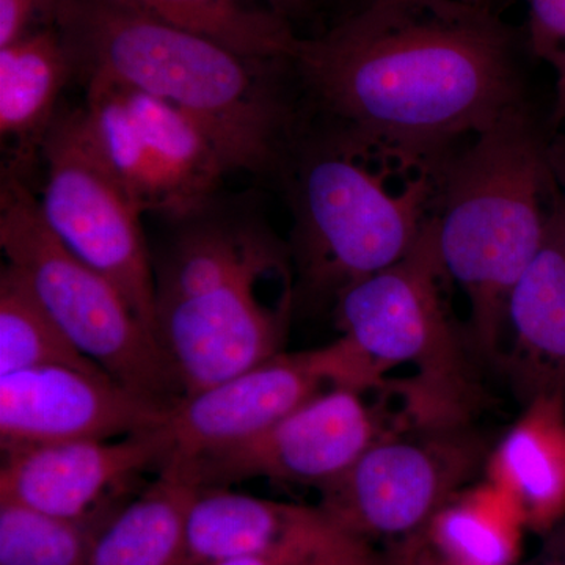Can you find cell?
I'll use <instances>...</instances> for the list:
<instances>
[{
  "mask_svg": "<svg viewBox=\"0 0 565 565\" xmlns=\"http://www.w3.org/2000/svg\"><path fill=\"white\" fill-rule=\"evenodd\" d=\"M291 70L327 139L403 174L437 173L463 141L527 104L493 10L366 0L300 39Z\"/></svg>",
  "mask_w": 565,
  "mask_h": 565,
  "instance_id": "6da1fadb",
  "label": "cell"
},
{
  "mask_svg": "<svg viewBox=\"0 0 565 565\" xmlns=\"http://www.w3.org/2000/svg\"><path fill=\"white\" fill-rule=\"evenodd\" d=\"M74 71L147 93L195 118L232 172H280L292 158L296 107L275 68L126 0H62L55 14Z\"/></svg>",
  "mask_w": 565,
  "mask_h": 565,
  "instance_id": "7a4b0ae2",
  "label": "cell"
},
{
  "mask_svg": "<svg viewBox=\"0 0 565 565\" xmlns=\"http://www.w3.org/2000/svg\"><path fill=\"white\" fill-rule=\"evenodd\" d=\"M557 199L552 139L530 107L463 141L435 173L438 253L467 299L476 349L489 359L501 353L509 297Z\"/></svg>",
  "mask_w": 565,
  "mask_h": 565,
  "instance_id": "3957f363",
  "label": "cell"
},
{
  "mask_svg": "<svg viewBox=\"0 0 565 565\" xmlns=\"http://www.w3.org/2000/svg\"><path fill=\"white\" fill-rule=\"evenodd\" d=\"M446 278L433 211L403 259L337 299L341 337L379 384L388 386L394 367L412 370L397 390L405 416L422 426L470 423L475 407L471 366L441 292Z\"/></svg>",
  "mask_w": 565,
  "mask_h": 565,
  "instance_id": "277c9868",
  "label": "cell"
},
{
  "mask_svg": "<svg viewBox=\"0 0 565 565\" xmlns=\"http://www.w3.org/2000/svg\"><path fill=\"white\" fill-rule=\"evenodd\" d=\"M371 163L327 137L297 158L292 255L305 292L337 300L403 259L422 236L434 211V174H414L394 192L386 177L396 170L374 172Z\"/></svg>",
  "mask_w": 565,
  "mask_h": 565,
  "instance_id": "5b68a950",
  "label": "cell"
},
{
  "mask_svg": "<svg viewBox=\"0 0 565 565\" xmlns=\"http://www.w3.org/2000/svg\"><path fill=\"white\" fill-rule=\"evenodd\" d=\"M0 245L7 262L85 356L134 392L173 405L184 396L172 363L120 289L51 232L18 174L0 189Z\"/></svg>",
  "mask_w": 565,
  "mask_h": 565,
  "instance_id": "8992f818",
  "label": "cell"
},
{
  "mask_svg": "<svg viewBox=\"0 0 565 565\" xmlns=\"http://www.w3.org/2000/svg\"><path fill=\"white\" fill-rule=\"evenodd\" d=\"M40 148L46 182L39 203L51 232L114 282L156 333V277L141 211L104 158L87 110L61 111Z\"/></svg>",
  "mask_w": 565,
  "mask_h": 565,
  "instance_id": "52a82bcc",
  "label": "cell"
},
{
  "mask_svg": "<svg viewBox=\"0 0 565 565\" xmlns=\"http://www.w3.org/2000/svg\"><path fill=\"white\" fill-rule=\"evenodd\" d=\"M489 452L470 423H401L322 489V504L360 537L412 534L471 484Z\"/></svg>",
  "mask_w": 565,
  "mask_h": 565,
  "instance_id": "ba28073f",
  "label": "cell"
},
{
  "mask_svg": "<svg viewBox=\"0 0 565 565\" xmlns=\"http://www.w3.org/2000/svg\"><path fill=\"white\" fill-rule=\"evenodd\" d=\"M278 274H288L281 245L195 296L156 305V334L184 396L281 352L294 297L269 305L258 292Z\"/></svg>",
  "mask_w": 565,
  "mask_h": 565,
  "instance_id": "9c48e42d",
  "label": "cell"
},
{
  "mask_svg": "<svg viewBox=\"0 0 565 565\" xmlns=\"http://www.w3.org/2000/svg\"><path fill=\"white\" fill-rule=\"evenodd\" d=\"M396 426L384 423L364 392L329 386L248 440L185 460L203 489L267 479L322 490Z\"/></svg>",
  "mask_w": 565,
  "mask_h": 565,
  "instance_id": "30bf717a",
  "label": "cell"
},
{
  "mask_svg": "<svg viewBox=\"0 0 565 565\" xmlns=\"http://www.w3.org/2000/svg\"><path fill=\"white\" fill-rule=\"evenodd\" d=\"M170 407L109 374L66 366L17 371L0 375V444L114 440L158 429Z\"/></svg>",
  "mask_w": 565,
  "mask_h": 565,
  "instance_id": "8fae6325",
  "label": "cell"
},
{
  "mask_svg": "<svg viewBox=\"0 0 565 565\" xmlns=\"http://www.w3.org/2000/svg\"><path fill=\"white\" fill-rule=\"evenodd\" d=\"M239 556L270 565H367L362 537L323 504L280 503L226 487L204 489L189 519L188 565Z\"/></svg>",
  "mask_w": 565,
  "mask_h": 565,
  "instance_id": "7c38bea8",
  "label": "cell"
},
{
  "mask_svg": "<svg viewBox=\"0 0 565 565\" xmlns=\"http://www.w3.org/2000/svg\"><path fill=\"white\" fill-rule=\"evenodd\" d=\"M0 500L85 519L109 511L111 493L170 457L163 427L114 440L2 449Z\"/></svg>",
  "mask_w": 565,
  "mask_h": 565,
  "instance_id": "4fadbf2b",
  "label": "cell"
},
{
  "mask_svg": "<svg viewBox=\"0 0 565 565\" xmlns=\"http://www.w3.org/2000/svg\"><path fill=\"white\" fill-rule=\"evenodd\" d=\"M329 386L321 348L277 353L173 404L162 424L170 457L195 459L248 440Z\"/></svg>",
  "mask_w": 565,
  "mask_h": 565,
  "instance_id": "5bb4252c",
  "label": "cell"
},
{
  "mask_svg": "<svg viewBox=\"0 0 565 565\" xmlns=\"http://www.w3.org/2000/svg\"><path fill=\"white\" fill-rule=\"evenodd\" d=\"M505 333L525 403L539 394L565 397V202L550 215L541 248L514 286Z\"/></svg>",
  "mask_w": 565,
  "mask_h": 565,
  "instance_id": "9a60e30c",
  "label": "cell"
},
{
  "mask_svg": "<svg viewBox=\"0 0 565 565\" xmlns=\"http://www.w3.org/2000/svg\"><path fill=\"white\" fill-rule=\"evenodd\" d=\"M484 478L515 504L527 531L565 522V397L539 394L525 403L487 457Z\"/></svg>",
  "mask_w": 565,
  "mask_h": 565,
  "instance_id": "2e32d148",
  "label": "cell"
},
{
  "mask_svg": "<svg viewBox=\"0 0 565 565\" xmlns=\"http://www.w3.org/2000/svg\"><path fill=\"white\" fill-rule=\"evenodd\" d=\"M203 490L189 460L169 457L158 479L104 523L87 565H188L189 519Z\"/></svg>",
  "mask_w": 565,
  "mask_h": 565,
  "instance_id": "e0dca14e",
  "label": "cell"
},
{
  "mask_svg": "<svg viewBox=\"0 0 565 565\" xmlns=\"http://www.w3.org/2000/svg\"><path fill=\"white\" fill-rule=\"evenodd\" d=\"M76 74L61 32L25 33L0 46V132L24 147H40L70 77Z\"/></svg>",
  "mask_w": 565,
  "mask_h": 565,
  "instance_id": "ac0fdd59",
  "label": "cell"
},
{
  "mask_svg": "<svg viewBox=\"0 0 565 565\" xmlns=\"http://www.w3.org/2000/svg\"><path fill=\"white\" fill-rule=\"evenodd\" d=\"M87 110L93 132L118 180L143 212L173 221L191 218L184 200L145 139L118 85L87 82Z\"/></svg>",
  "mask_w": 565,
  "mask_h": 565,
  "instance_id": "d6986e66",
  "label": "cell"
},
{
  "mask_svg": "<svg viewBox=\"0 0 565 565\" xmlns=\"http://www.w3.org/2000/svg\"><path fill=\"white\" fill-rule=\"evenodd\" d=\"M526 531L515 504L486 478L455 494L427 525L435 552L452 565H516Z\"/></svg>",
  "mask_w": 565,
  "mask_h": 565,
  "instance_id": "ffe728a7",
  "label": "cell"
},
{
  "mask_svg": "<svg viewBox=\"0 0 565 565\" xmlns=\"http://www.w3.org/2000/svg\"><path fill=\"white\" fill-rule=\"evenodd\" d=\"M118 87L156 158L180 191L189 215L202 214L211 207L222 178L232 172L221 148L195 118L173 104Z\"/></svg>",
  "mask_w": 565,
  "mask_h": 565,
  "instance_id": "44dd1931",
  "label": "cell"
},
{
  "mask_svg": "<svg viewBox=\"0 0 565 565\" xmlns=\"http://www.w3.org/2000/svg\"><path fill=\"white\" fill-rule=\"evenodd\" d=\"M159 20L215 41L245 58L291 62L300 36L256 0H126Z\"/></svg>",
  "mask_w": 565,
  "mask_h": 565,
  "instance_id": "7402d4cb",
  "label": "cell"
},
{
  "mask_svg": "<svg viewBox=\"0 0 565 565\" xmlns=\"http://www.w3.org/2000/svg\"><path fill=\"white\" fill-rule=\"evenodd\" d=\"M50 366L107 374L74 345L21 274L7 263L0 273V375Z\"/></svg>",
  "mask_w": 565,
  "mask_h": 565,
  "instance_id": "603a6c76",
  "label": "cell"
},
{
  "mask_svg": "<svg viewBox=\"0 0 565 565\" xmlns=\"http://www.w3.org/2000/svg\"><path fill=\"white\" fill-rule=\"evenodd\" d=\"M111 514L70 519L0 500V565H87Z\"/></svg>",
  "mask_w": 565,
  "mask_h": 565,
  "instance_id": "cb8c5ba5",
  "label": "cell"
},
{
  "mask_svg": "<svg viewBox=\"0 0 565 565\" xmlns=\"http://www.w3.org/2000/svg\"><path fill=\"white\" fill-rule=\"evenodd\" d=\"M531 51L555 74L553 128L565 134V0H526Z\"/></svg>",
  "mask_w": 565,
  "mask_h": 565,
  "instance_id": "d4e9b609",
  "label": "cell"
},
{
  "mask_svg": "<svg viewBox=\"0 0 565 565\" xmlns=\"http://www.w3.org/2000/svg\"><path fill=\"white\" fill-rule=\"evenodd\" d=\"M62 0H0V46L31 32L40 18H54Z\"/></svg>",
  "mask_w": 565,
  "mask_h": 565,
  "instance_id": "484cf974",
  "label": "cell"
},
{
  "mask_svg": "<svg viewBox=\"0 0 565 565\" xmlns=\"http://www.w3.org/2000/svg\"><path fill=\"white\" fill-rule=\"evenodd\" d=\"M364 0H264L267 9L274 11L275 14L294 25V22L308 20L315 14L321 13L322 10L340 3H352L353 9L363 3Z\"/></svg>",
  "mask_w": 565,
  "mask_h": 565,
  "instance_id": "4316f807",
  "label": "cell"
},
{
  "mask_svg": "<svg viewBox=\"0 0 565 565\" xmlns=\"http://www.w3.org/2000/svg\"><path fill=\"white\" fill-rule=\"evenodd\" d=\"M552 161L557 185H559V192L565 202V134L552 139Z\"/></svg>",
  "mask_w": 565,
  "mask_h": 565,
  "instance_id": "83f0119b",
  "label": "cell"
},
{
  "mask_svg": "<svg viewBox=\"0 0 565 565\" xmlns=\"http://www.w3.org/2000/svg\"><path fill=\"white\" fill-rule=\"evenodd\" d=\"M401 2L457 3V6L473 7V9L493 10L494 0H401Z\"/></svg>",
  "mask_w": 565,
  "mask_h": 565,
  "instance_id": "f1b7e54d",
  "label": "cell"
},
{
  "mask_svg": "<svg viewBox=\"0 0 565 565\" xmlns=\"http://www.w3.org/2000/svg\"><path fill=\"white\" fill-rule=\"evenodd\" d=\"M212 565H270L266 561L259 559V557L239 556L230 557V559L218 561V563Z\"/></svg>",
  "mask_w": 565,
  "mask_h": 565,
  "instance_id": "f546056e",
  "label": "cell"
},
{
  "mask_svg": "<svg viewBox=\"0 0 565 565\" xmlns=\"http://www.w3.org/2000/svg\"><path fill=\"white\" fill-rule=\"evenodd\" d=\"M311 565H345V564H338V563H319V564H311Z\"/></svg>",
  "mask_w": 565,
  "mask_h": 565,
  "instance_id": "4dcf8cb0",
  "label": "cell"
},
{
  "mask_svg": "<svg viewBox=\"0 0 565 565\" xmlns=\"http://www.w3.org/2000/svg\"><path fill=\"white\" fill-rule=\"evenodd\" d=\"M438 559H440V563L435 564V565H452V564L446 563V561L441 559L440 556H438Z\"/></svg>",
  "mask_w": 565,
  "mask_h": 565,
  "instance_id": "1f68e13d",
  "label": "cell"
},
{
  "mask_svg": "<svg viewBox=\"0 0 565 565\" xmlns=\"http://www.w3.org/2000/svg\"><path fill=\"white\" fill-rule=\"evenodd\" d=\"M564 555H565V552H564ZM553 565H565V557L563 561H556V563Z\"/></svg>",
  "mask_w": 565,
  "mask_h": 565,
  "instance_id": "d6a6232c",
  "label": "cell"
}]
</instances>
